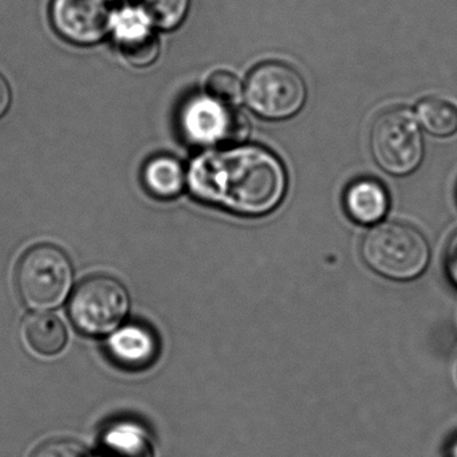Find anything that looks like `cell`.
Masks as SVG:
<instances>
[{
	"label": "cell",
	"instance_id": "16",
	"mask_svg": "<svg viewBox=\"0 0 457 457\" xmlns=\"http://www.w3.org/2000/svg\"><path fill=\"white\" fill-rule=\"evenodd\" d=\"M120 52L127 62L133 66H148L156 61L160 53V45L152 31L132 37V38L120 39Z\"/></svg>",
	"mask_w": 457,
	"mask_h": 457
},
{
	"label": "cell",
	"instance_id": "6",
	"mask_svg": "<svg viewBox=\"0 0 457 457\" xmlns=\"http://www.w3.org/2000/svg\"><path fill=\"white\" fill-rule=\"evenodd\" d=\"M129 296L119 280L93 277L82 282L69 302L68 312L77 330L90 337L112 333L127 315Z\"/></svg>",
	"mask_w": 457,
	"mask_h": 457
},
{
	"label": "cell",
	"instance_id": "13",
	"mask_svg": "<svg viewBox=\"0 0 457 457\" xmlns=\"http://www.w3.org/2000/svg\"><path fill=\"white\" fill-rule=\"evenodd\" d=\"M417 119L436 137H449L457 132V105L448 98H425L417 106Z\"/></svg>",
	"mask_w": 457,
	"mask_h": 457
},
{
	"label": "cell",
	"instance_id": "21",
	"mask_svg": "<svg viewBox=\"0 0 457 457\" xmlns=\"http://www.w3.org/2000/svg\"><path fill=\"white\" fill-rule=\"evenodd\" d=\"M452 457H457V452H456V453H454V454H453V456H452Z\"/></svg>",
	"mask_w": 457,
	"mask_h": 457
},
{
	"label": "cell",
	"instance_id": "1",
	"mask_svg": "<svg viewBox=\"0 0 457 457\" xmlns=\"http://www.w3.org/2000/svg\"><path fill=\"white\" fill-rule=\"evenodd\" d=\"M192 192L203 202L242 216H263L282 203L287 189L285 167L261 146L207 152L189 170Z\"/></svg>",
	"mask_w": 457,
	"mask_h": 457
},
{
	"label": "cell",
	"instance_id": "4",
	"mask_svg": "<svg viewBox=\"0 0 457 457\" xmlns=\"http://www.w3.org/2000/svg\"><path fill=\"white\" fill-rule=\"evenodd\" d=\"M370 148L377 164L390 175L416 170L424 156V141L411 112L392 109L379 114L371 127Z\"/></svg>",
	"mask_w": 457,
	"mask_h": 457
},
{
	"label": "cell",
	"instance_id": "11",
	"mask_svg": "<svg viewBox=\"0 0 457 457\" xmlns=\"http://www.w3.org/2000/svg\"><path fill=\"white\" fill-rule=\"evenodd\" d=\"M26 344L37 354H60L68 344V331L60 318L49 312L29 315L23 322Z\"/></svg>",
	"mask_w": 457,
	"mask_h": 457
},
{
	"label": "cell",
	"instance_id": "8",
	"mask_svg": "<svg viewBox=\"0 0 457 457\" xmlns=\"http://www.w3.org/2000/svg\"><path fill=\"white\" fill-rule=\"evenodd\" d=\"M52 21L55 30L79 45L101 41L112 29L108 0H54Z\"/></svg>",
	"mask_w": 457,
	"mask_h": 457
},
{
	"label": "cell",
	"instance_id": "19",
	"mask_svg": "<svg viewBox=\"0 0 457 457\" xmlns=\"http://www.w3.org/2000/svg\"><path fill=\"white\" fill-rule=\"evenodd\" d=\"M446 270L449 277L457 286V234L449 243L448 253H446Z\"/></svg>",
	"mask_w": 457,
	"mask_h": 457
},
{
	"label": "cell",
	"instance_id": "12",
	"mask_svg": "<svg viewBox=\"0 0 457 457\" xmlns=\"http://www.w3.org/2000/svg\"><path fill=\"white\" fill-rule=\"evenodd\" d=\"M146 188L162 199H172L183 191L186 173L178 160L170 156L154 157L144 168Z\"/></svg>",
	"mask_w": 457,
	"mask_h": 457
},
{
	"label": "cell",
	"instance_id": "10",
	"mask_svg": "<svg viewBox=\"0 0 457 457\" xmlns=\"http://www.w3.org/2000/svg\"><path fill=\"white\" fill-rule=\"evenodd\" d=\"M345 207L350 218L357 223L373 224L386 215L389 197L378 181L361 179L346 189Z\"/></svg>",
	"mask_w": 457,
	"mask_h": 457
},
{
	"label": "cell",
	"instance_id": "17",
	"mask_svg": "<svg viewBox=\"0 0 457 457\" xmlns=\"http://www.w3.org/2000/svg\"><path fill=\"white\" fill-rule=\"evenodd\" d=\"M207 95L221 103L234 105L242 96V84L234 73L228 71H213L207 79Z\"/></svg>",
	"mask_w": 457,
	"mask_h": 457
},
{
	"label": "cell",
	"instance_id": "18",
	"mask_svg": "<svg viewBox=\"0 0 457 457\" xmlns=\"http://www.w3.org/2000/svg\"><path fill=\"white\" fill-rule=\"evenodd\" d=\"M31 457H90L81 444L71 440H52L42 444Z\"/></svg>",
	"mask_w": 457,
	"mask_h": 457
},
{
	"label": "cell",
	"instance_id": "20",
	"mask_svg": "<svg viewBox=\"0 0 457 457\" xmlns=\"http://www.w3.org/2000/svg\"><path fill=\"white\" fill-rule=\"evenodd\" d=\"M12 104V90L4 77L0 74V117L4 116Z\"/></svg>",
	"mask_w": 457,
	"mask_h": 457
},
{
	"label": "cell",
	"instance_id": "15",
	"mask_svg": "<svg viewBox=\"0 0 457 457\" xmlns=\"http://www.w3.org/2000/svg\"><path fill=\"white\" fill-rule=\"evenodd\" d=\"M191 0H141V10L156 28H178L189 9Z\"/></svg>",
	"mask_w": 457,
	"mask_h": 457
},
{
	"label": "cell",
	"instance_id": "7",
	"mask_svg": "<svg viewBox=\"0 0 457 457\" xmlns=\"http://www.w3.org/2000/svg\"><path fill=\"white\" fill-rule=\"evenodd\" d=\"M181 122L187 137L200 145L239 143L248 132V121L242 112L208 95L187 104Z\"/></svg>",
	"mask_w": 457,
	"mask_h": 457
},
{
	"label": "cell",
	"instance_id": "3",
	"mask_svg": "<svg viewBox=\"0 0 457 457\" xmlns=\"http://www.w3.org/2000/svg\"><path fill=\"white\" fill-rule=\"evenodd\" d=\"M73 269L68 256L53 245H37L21 259L17 287L22 301L31 309L57 307L68 296Z\"/></svg>",
	"mask_w": 457,
	"mask_h": 457
},
{
	"label": "cell",
	"instance_id": "2",
	"mask_svg": "<svg viewBox=\"0 0 457 457\" xmlns=\"http://www.w3.org/2000/svg\"><path fill=\"white\" fill-rule=\"evenodd\" d=\"M362 256L377 274L387 279L411 280L427 269L430 253L421 232L408 224L389 221L368 232Z\"/></svg>",
	"mask_w": 457,
	"mask_h": 457
},
{
	"label": "cell",
	"instance_id": "9",
	"mask_svg": "<svg viewBox=\"0 0 457 457\" xmlns=\"http://www.w3.org/2000/svg\"><path fill=\"white\" fill-rule=\"evenodd\" d=\"M108 354L120 369L133 373L146 370L159 358V338L146 326H125L109 341Z\"/></svg>",
	"mask_w": 457,
	"mask_h": 457
},
{
	"label": "cell",
	"instance_id": "5",
	"mask_svg": "<svg viewBox=\"0 0 457 457\" xmlns=\"http://www.w3.org/2000/svg\"><path fill=\"white\" fill-rule=\"evenodd\" d=\"M245 101L253 113L267 120L295 116L307 97L301 74L280 62H266L253 69L245 90Z\"/></svg>",
	"mask_w": 457,
	"mask_h": 457
},
{
	"label": "cell",
	"instance_id": "14",
	"mask_svg": "<svg viewBox=\"0 0 457 457\" xmlns=\"http://www.w3.org/2000/svg\"><path fill=\"white\" fill-rule=\"evenodd\" d=\"M103 457H154L145 433L136 428H116L103 441Z\"/></svg>",
	"mask_w": 457,
	"mask_h": 457
}]
</instances>
